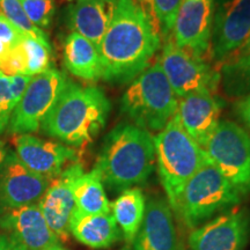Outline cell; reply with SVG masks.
Here are the masks:
<instances>
[{
    "instance_id": "obj_1",
    "label": "cell",
    "mask_w": 250,
    "mask_h": 250,
    "mask_svg": "<svg viewBox=\"0 0 250 250\" xmlns=\"http://www.w3.org/2000/svg\"><path fill=\"white\" fill-rule=\"evenodd\" d=\"M161 37L136 0H116L114 17L100 43L102 79L125 85L149 66Z\"/></svg>"
},
{
    "instance_id": "obj_2",
    "label": "cell",
    "mask_w": 250,
    "mask_h": 250,
    "mask_svg": "<svg viewBox=\"0 0 250 250\" xmlns=\"http://www.w3.org/2000/svg\"><path fill=\"white\" fill-rule=\"evenodd\" d=\"M153 136L131 123H120L103 140L96 164L102 182L112 191H124L147 182L154 170Z\"/></svg>"
},
{
    "instance_id": "obj_3",
    "label": "cell",
    "mask_w": 250,
    "mask_h": 250,
    "mask_svg": "<svg viewBox=\"0 0 250 250\" xmlns=\"http://www.w3.org/2000/svg\"><path fill=\"white\" fill-rule=\"evenodd\" d=\"M110 108V102L101 88L81 86L68 80L41 130L66 145L83 147L101 132Z\"/></svg>"
},
{
    "instance_id": "obj_4",
    "label": "cell",
    "mask_w": 250,
    "mask_h": 250,
    "mask_svg": "<svg viewBox=\"0 0 250 250\" xmlns=\"http://www.w3.org/2000/svg\"><path fill=\"white\" fill-rule=\"evenodd\" d=\"M153 142L161 184L171 211L177 213L186 184L210 160L203 147L183 129L176 114L153 137Z\"/></svg>"
},
{
    "instance_id": "obj_5",
    "label": "cell",
    "mask_w": 250,
    "mask_h": 250,
    "mask_svg": "<svg viewBox=\"0 0 250 250\" xmlns=\"http://www.w3.org/2000/svg\"><path fill=\"white\" fill-rule=\"evenodd\" d=\"M179 107L160 62H155L140 73L125 90L121 110L134 125L148 132H160Z\"/></svg>"
},
{
    "instance_id": "obj_6",
    "label": "cell",
    "mask_w": 250,
    "mask_h": 250,
    "mask_svg": "<svg viewBox=\"0 0 250 250\" xmlns=\"http://www.w3.org/2000/svg\"><path fill=\"white\" fill-rule=\"evenodd\" d=\"M241 198L235 188L208 161L184 187L176 215L187 227L195 229L218 212L234 208Z\"/></svg>"
},
{
    "instance_id": "obj_7",
    "label": "cell",
    "mask_w": 250,
    "mask_h": 250,
    "mask_svg": "<svg viewBox=\"0 0 250 250\" xmlns=\"http://www.w3.org/2000/svg\"><path fill=\"white\" fill-rule=\"evenodd\" d=\"M211 164L235 188L250 193V133L232 121H220L203 146Z\"/></svg>"
},
{
    "instance_id": "obj_8",
    "label": "cell",
    "mask_w": 250,
    "mask_h": 250,
    "mask_svg": "<svg viewBox=\"0 0 250 250\" xmlns=\"http://www.w3.org/2000/svg\"><path fill=\"white\" fill-rule=\"evenodd\" d=\"M67 83L66 76L56 68L31 77L12 112L8 132L24 134L39 131Z\"/></svg>"
},
{
    "instance_id": "obj_9",
    "label": "cell",
    "mask_w": 250,
    "mask_h": 250,
    "mask_svg": "<svg viewBox=\"0 0 250 250\" xmlns=\"http://www.w3.org/2000/svg\"><path fill=\"white\" fill-rule=\"evenodd\" d=\"M160 65L179 99L192 93L214 94L217 89L219 71L212 70L205 59L180 49L170 39L162 48Z\"/></svg>"
},
{
    "instance_id": "obj_10",
    "label": "cell",
    "mask_w": 250,
    "mask_h": 250,
    "mask_svg": "<svg viewBox=\"0 0 250 250\" xmlns=\"http://www.w3.org/2000/svg\"><path fill=\"white\" fill-rule=\"evenodd\" d=\"M250 34V0H215L210 56L221 64Z\"/></svg>"
},
{
    "instance_id": "obj_11",
    "label": "cell",
    "mask_w": 250,
    "mask_h": 250,
    "mask_svg": "<svg viewBox=\"0 0 250 250\" xmlns=\"http://www.w3.org/2000/svg\"><path fill=\"white\" fill-rule=\"evenodd\" d=\"M214 0H183L171 41L180 49L204 59L210 55Z\"/></svg>"
},
{
    "instance_id": "obj_12",
    "label": "cell",
    "mask_w": 250,
    "mask_h": 250,
    "mask_svg": "<svg viewBox=\"0 0 250 250\" xmlns=\"http://www.w3.org/2000/svg\"><path fill=\"white\" fill-rule=\"evenodd\" d=\"M250 237V212L229 211L195 228L189 236L191 250H243Z\"/></svg>"
},
{
    "instance_id": "obj_13",
    "label": "cell",
    "mask_w": 250,
    "mask_h": 250,
    "mask_svg": "<svg viewBox=\"0 0 250 250\" xmlns=\"http://www.w3.org/2000/svg\"><path fill=\"white\" fill-rule=\"evenodd\" d=\"M50 183L51 180L28 169L17 153L8 152L0 166V204L9 210L35 204Z\"/></svg>"
},
{
    "instance_id": "obj_14",
    "label": "cell",
    "mask_w": 250,
    "mask_h": 250,
    "mask_svg": "<svg viewBox=\"0 0 250 250\" xmlns=\"http://www.w3.org/2000/svg\"><path fill=\"white\" fill-rule=\"evenodd\" d=\"M83 173V166L79 162H73L51 181L39 202L49 227L62 241L67 240L70 234V220L76 208L73 186Z\"/></svg>"
},
{
    "instance_id": "obj_15",
    "label": "cell",
    "mask_w": 250,
    "mask_h": 250,
    "mask_svg": "<svg viewBox=\"0 0 250 250\" xmlns=\"http://www.w3.org/2000/svg\"><path fill=\"white\" fill-rule=\"evenodd\" d=\"M13 145L18 158L28 169L51 181L64 170L67 162L77 160V151L70 146L28 133L17 134Z\"/></svg>"
},
{
    "instance_id": "obj_16",
    "label": "cell",
    "mask_w": 250,
    "mask_h": 250,
    "mask_svg": "<svg viewBox=\"0 0 250 250\" xmlns=\"http://www.w3.org/2000/svg\"><path fill=\"white\" fill-rule=\"evenodd\" d=\"M225 103L214 94L192 93L180 99L176 115L182 127L201 147L217 129Z\"/></svg>"
},
{
    "instance_id": "obj_17",
    "label": "cell",
    "mask_w": 250,
    "mask_h": 250,
    "mask_svg": "<svg viewBox=\"0 0 250 250\" xmlns=\"http://www.w3.org/2000/svg\"><path fill=\"white\" fill-rule=\"evenodd\" d=\"M133 250H182L168 201L155 197L146 203L145 215L133 241Z\"/></svg>"
},
{
    "instance_id": "obj_18",
    "label": "cell",
    "mask_w": 250,
    "mask_h": 250,
    "mask_svg": "<svg viewBox=\"0 0 250 250\" xmlns=\"http://www.w3.org/2000/svg\"><path fill=\"white\" fill-rule=\"evenodd\" d=\"M12 239L27 250H45L58 245V237L46 223L39 204L12 208L0 220Z\"/></svg>"
},
{
    "instance_id": "obj_19",
    "label": "cell",
    "mask_w": 250,
    "mask_h": 250,
    "mask_svg": "<svg viewBox=\"0 0 250 250\" xmlns=\"http://www.w3.org/2000/svg\"><path fill=\"white\" fill-rule=\"evenodd\" d=\"M116 0H81L67 6L66 24L71 33L85 37L99 49L114 17Z\"/></svg>"
},
{
    "instance_id": "obj_20",
    "label": "cell",
    "mask_w": 250,
    "mask_h": 250,
    "mask_svg": "<svg viewBox=\"0 0 250 250\" xmlns=\"http://www.w3.org/2000/svg\"><path fill=\"white\" fill-rule=\"evenodd\" d=\"M70 233L83 245L93 249H105L117 241L120 228L112 213L80 214L73 211Z\"/></svg>"
},
{
    "instance_id": "obj_21",
    "label": "cell",
    "mask_w": 250,
    "mask_h": 250,
    "mask_svg": "<svg viewBox=\"0 0 250 250\" xmlns=\"http://www.w3.org/2000/svg\"><path fill=\"white\" fill-rule=\"evenodd\" d=\"M62 59L66 70L74 77L87 81L102 79L99 49L79 34L71 33L65 39Z\"/></svg>"
},
{
    "instance_id": "obj_22",
    "label": "cell",
    "mask_w": 250,
    "mask_h": 250,
    "mask_svg": "<svg viewBox=\"0 0 250 250\" xmlns=\"http://www.w3.org/2000/svg\"><path fill=\"white\" fill-rule=\"evenodd\" d=\"M145 208V196L138 187L122 191L112 204V215L126 243H133L136 239L143 224Z\"/></svg>"
},
{
    "instance_id": "obj_23",
    "label": "cell",
    "mask_w": 250,
    "mask_h": 250,
    "mask_svg": "<svg viewBox=\"0 0 250 250\" xmlns=\"http://www.w3.org/2000/svg\"><path fill=\"white\" fill-rule=\"evenodd\" d=\"M74 211L80 214L110 213V203L105 195L100 171L94 168L89 173H83L73 186Z\"/></svg>"
},
{
    "instance_id": "obj_24",
    "label": "cell",
    "mask_w": 250,
    "mask_h": 250,
    "mask_svg": "<svg viewBox=\"0 0 250 250\" xmlns=\"http://www.w3.org/2000/svg\"><path fill=\"white\" fill-rule=\"evenodd\" d=\"M219 83L230 98L241 99L250 95V51L232 54L221 62Z\"/></svg>"
},
{
    "instance_id": "obj_25",
    "label": "cell",
    "mask_w": 250,
    "mask_h": 250,
    "mask_svg": "<svg viewBox=\"0 0 250 250\" xmlns=\"http://www.w3.org/2000/svg\"><path fill=\"white\" fill-rule=\"evenodd\" d=\"M160 37L167 41L183 0H136Z\"/></svg>"
},
{
    "instance_id": "obj_26",
    "label": "cell",
    "mask_w": 250,
    "mask_h": 250,
    "mask_svg": "<svg viewBox=\"0 0 250 250\" xmlns=\"http://www.w3.org/2000/svg\"><path fill=\"white\" fill-rule=\"evenodd\" d=\"M30 79L27 76L8 77L0 72V134L7 130L12 112Z\"/></svg>"
},
{
    "instance_id": "obj_27",
    "label": "cell",
    "mask_w": 250,
    "mask_h": 250,
    "mask_svg": "<svg viewBox=\"0 0 250 250\" xmlns=\"http://www.w3.org/2000/svg\"><path fill=\"white\" fill-rule=\"evenodd\" d=\"M20 43L26 57L27 77H35L51 70L52 49L50 42L23 35Z\"/></svg>"
},
{
    "instance_id": "obj_28",
    "label": "cell",
    "mask_w": 250,
    "mask_h": 250,
    "mask_svg": "<svg viewBox=\"0 0 250 250\" xmlns=\"http://www.w3.org/2000/svg\"><path fill=\"white\" fill-rule=\"evenodd\" d=\"M0 14L4 15L8 22L13 24L22 35L49 42L44 31L34 26L28 19L20 0H0Z\"/></svg>"
},
{
    "instance_id": "obj_29",
    "label": "cell",
    "mask_w": 250,
    "mask_h": 250,
    "mask_svg": "<svg viewBox=\"0 0 250 250\" xmlns=\"http://www.w3.org/2000/svg\"><path fill=\"white\" fill-rule=\"evenodd\" d=\"M27 17L34 26L48 29L51 26L56 12L55 0H20Z\"/></svg>"
},
{
    "instance_id": "obj_30",
    "label": "cell",
    "mask_w": 250,
    "mask_h": 250,
    "mask_svg": "<svg viewBox=\"0 0 250 250\" xmlns=\"http://www.w3.org/2000/svg\"><path fill=\"white\" fill-rule=\"evenodd\" d=\"M0 72L8 77L27 76L26 57L20 42L0 59Z\"/></svg>"
},
{
    "instance_id": "obj_31",
    "label": "cell",
    "mask_w": 250,
    "mask_h": 250,
    "mask_svg": "<svg viewBox=\"0 0 250 250\" xmlns=\"http://www.w3.org/2000/svg\"><path fill=\"white\" fill-rule=\"evenodd\" d=\"M22 36V34L13 24L9 23L4 15L0 14V59L20 42Z\"/></svg>"
},
{
    "instance_id": "obj_32",
    "label": "cell",
    "mask_w": 250,
    "mask_h": 250,
    "mask_svg": "<svg viewBox=\"0 0 250 250\" xmlns=\"http://www.w3.org/2000/svg\"><path fill=\"white\" fill-rule=\"evenodd\" d=\"M234 110H235L237 118L250 131V95L237 100L234 104Z\"/></svg>"
},
{
    "instance_id": "obj_33",
    "label": "cell",
    "mask_w": 250,
    "mask_h": 250,
    "mask_svg": "<svg viewBox=\"0 0 250 250\" xmlns=\"http://www.w3.org/2000/svg\"><path fill=\"white\" fill-rule=\"evenodd\" d=\"M0 250H27L12 237L0 236Z\"/></svg>"
},
{
    "instance_id": "obj_34",
    "label": "cell",
    "mask_w": 250,
    "mask_h": 250,
    "mask_svg": "<svg viewBox=\"0 0 250 250\" xmlns=\"http://www.w3.org/2000/svg\"><path fill=\"white\" fill-rule=\"evenodd\" d=\"M249 51H250V34H249V36L247 37L245 43H243V44L234 52H235V54H245V52H249Z\"/></svg>"
},
{
    "instance_id": "obj_35",
    "label": "cell",
    "mask_w": 250,
    "mask_h": 250,
    "mask_svg": "<svg viewBox=\"0 0 250 250\" xmlns=\"http://www.w3.org/2000/svg\"><path fill=\"white\" fill-rule=\"evenodd\" d=\"M7 154H8V152H7V148H6L5 143L2 142V140H0V166H1L2 162H4Z\"/></svg>"
},
{
    "instance_id": "obj_36",
    "label": "cell",
    "mask_w": 250,
    "mask_h": 250,
    "mask_svg": "<svg viewBox=\"0 0 250 250\" xmlns=\"http://www.w3.org/2000/svg\"><path fill=\"white\" fill-rule=\"evenodd\" d=\"M45 250H67V249L62 248V246H59V243H58V245H55V246L50 247V248L45 249Z\"/></svg>"
},
{
    "instance_id": "obj_37",
    "label": "cell",
    "mask_w": 250,
    "mask_h": 250,
    "mask_svg": "<svg viewBox=\"0 0 250 250\" xmlns=\"http://www.w3.org/2000/svg\"><path fill=\"white\" fill-rule=\"evenodd\" d=\"M77 1H81V0H77Z\"/></svg>"
}]
</instances>
